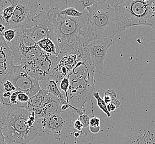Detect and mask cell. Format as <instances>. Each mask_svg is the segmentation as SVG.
Segmentation results:
<instances>
[{
	"mask_svg": "<svg viewBox=\"0 0 155 144\" xmlns=\"http://www.w3.org/2000/svg\"><path fill=\"white\" fill-rule=\"evenodd\" d=\"M49 17L54 28L59 59L72 54L82 56L88 44L93 41L87 9L81 17H70L61 15L58 8L51 7Z\"/></svg>",
	"mask_w": 155,
	"mask_h": 144,
	"instance_id": "cell-1",
	"label": "cell"
},
{
	"mask_svg": "<svg viewBox=\"0 0 155 144\" xmlns=\"http://www.w3.org/2000/svg\"><path fill=\"white\" fill-rule=\"evenodd\" d=\"M86 9L93 40L103 37L112 39L130 27L118 7L111 6L108 0H97Z\"/></svg>",
	"mask_w": 155,
	"mask_h": 144,
	"instance_id": "cell-2",
	"label": "cell"
},
{
	"mask_svg": "<svg viewBox=\"0 0 155 144\" xmlns=\"http://www.w3.org/2000/svg\"><path fill=\"white\" fill-rule=\"evenodd\" d=\"M94 73L87 50L69 74L68 102L76 109H82L87 101H92L95 90Z\"/></svg>",
	"mask_w": 155,
	"mask_h": 144,
	"instance_id": "cell-3",
	"label": "cell"
},
{
	"mask_svg": "<svg viewBox=\"0 0 155 144\" xmlns=\"http://www.w3.org/2000/svg\"><path fill=\"white\" fill-rule=\"evenodd\" d=\"M29 115V111L25 108L7 112L2 128L5 141L10 143L27 144L40 135L37 120L33 127L28 125Z\"/></svg>",
	"mask_w": 155,
	"mask_h": 144,
	"instance_id": "cell-4",
	"label": "cell"
},
{
	"mask_svg": "<svg viewBox=\"0 0 155 144\" xmlns=\"http://www.w3.org/2000/svg\"><path fill=\"white\" fill-rule=\"evenodd\" d=\"M131 27L148 26L155 29V0H123L118 6Z\"/></svg>",
	"mask_w": 155,
	"mask_h": 144,
	"instance_id": "cell-5",
	"label": "cell"
},
{
	"mask_svg": "<svg viewBox=\"0 0 155 144\" xmlns=\"http://www.w3.org/2000/svg\"><path fill=\"white\" fill-rule=\"evenodd\" d=\"M77 112L70 108L60 114L37 119L40 134L53 135L58 139L62 133H71L74 129V123L78 119Z\"/></svg>",
	"mask_w": 155,
	"mask_h": 144,
	"instance_id": "cell-6",
	"label": "cell"
},
{
	"mask_svg": "<svg viewBox=\"0 0 155 144\" xmlns=\"http://www.w3.org/2000/svg\"><path fill=\"white\" fill-rule=\"evenodd\" d=\"M51 8L49 5L42 7L40 12L22 29L36 43L44 39L49 38L58 47L54 26L49 17V12Z\"/></svg>",
	"mask_w": 155,
	"mask_h": 144,
	"instance_id": "cell-7",
	"label": "cell"
},
{
	"mask_svg": "<svg viewBox=\"0 0 155 144\" xmlns=\"http://www.w3.org/2000/svg\"><path fill=\"white\" fill-rule=\"evenodd\" d=\"M41 8L37 1L18 0L8 29L17 30L23 27L40 12Z\"/></svg>",
	"mask_w": 155,
	"mask_h": 144,
	"instance_id": "cell-8",
	"label": "cell"
},
{
	"mask_svg": "<svg viewBox=\"0 0 155 144\" xmlns=\"http://www.w3.org/2000/svg\"><path fill=\"white\" fill-rule=\"evenodd\" d=\"M15 86L17 91H21L31 98L41 91L39 81L31 77L21 66H14L10 70L7 80Z\"/></svg>",
	"mask_w": 155,
	"mask_h": 144,
	"instance_id": "cell-9",
	"label": "cell"
},
{
	"mask_svg": "<svg viewBox=\"0 0 155 144\" xmlns=\"http://www.w3.org/2000/svg\"><path fill=\"white\" fill-rule=\"evenodd\" d=\"M114 43L111 38H99L91 42L87 46L91 62L97 74L103 72V65L109 48Z\"/></svg>",
	"mask_w": 155,
	"mask_h": 144,
	"instance_id": "cell-10",
	"label": "cell"
},
{
	"mask_svg": "<svg viewBox=\"0 0 155 144\" xmlns=\"http://www.w3.org/2000/svg\"><path fill=\"white\" fill-rule=\"evenodd\" d=\"M7 44L12 52L16 66H20L28 52L38 47L37 43L22 28L17 29L15 38Z\"/></svg>",
	"mask_w": 155,
	"mask_h": 144,
	"instance_id": "cell-11",
	"label": "cell"
},
{
	"mask_svg": "<svg viewBox=\"0 0 155 144\" xmlns=\"http://www.w3.org/2000/svg\"><path fill=\"white\" fill-rule=\"evenodd\" d=\"M14 66L12 52L2 36L0 38V84L6 81L9 72Z\"/></svg>",
	"mask_w": 155,
	"mask_h": 144,
	"instance_id": "cell-12",
	"label": "cell"
},
{
	"mask_svg": "<svg viewBox=\"0 0 155 144\" xmlns=\"http://www.w3.org/2000/svg\"><path fill=\"white\" fill-rule=\"evenodd\" d=\"M61 104L59 99L52 94H47L41 106L39 108L31 110L35 114L37 119L43 118L45 116L63 112L61 109Z\"/></svg>",
	"mask_w": 155,
	"mask_h": 144,
	"instance_id": "cell-13",
	"label": "cell"
},
{
	"mask_svg": "<svg viewBox=\"0 0 155 144\" xmlns=\"http://www.w3.org/2000/svg\"><path fill=\"white\" fill-rule=\"evenodd\" d=\"M39 84L41 89L45 90L48 93L52 94L57 98L61 105L68 103L66 100L65 95L61 92L57 83L54 81L47 79L44 81H39Z\"/></svg>",
	"mask_w": 155,
	"mask_h": 144,
	"instance_id": "cell-14",
	"label": "cell"
},
{
	"mask_svg": "<svg viewBox=\"0 0 155 144\" xmlns=\"http://www.w3.org/2000/svg\"><path fill=\"white\" fill-rule=\"evenodd\" d=\"M38 47L47 53L59 57V50L56 44L49 38L44 39L37 43Z\"/></svg>",
	"mask_w": 155,
	"mask_h": 144,
	"instance_id": "cell-15",
	"label": "cell"
},
{
	"mask_svg": "<svg viewBox=\"0 0 155 144\" xmlns=\"http://www.w3.org/2000/svg\"><path fill=\"white\" fill-rule=\"evenodd\" d=\"M48 94V93L45 90L41 89L37 94L30 98L27 103V110L30 111L33 109L41 107L44 102L45 97Z\"/></svg>",
	"mask_w": 155,
	"mask_h": 144,
	"instance_id": "cell-16",
	"label": "cell"
},
{
	"mask_svg": "<svg viewBox=\"0 0 155 144\" xmlns=\"http://www.w3.org/2000/svg\"><path fill=\"white\" fill-rule=\"evenodd\" d=\"M97 0H67L68 7H73L80 12H84L87 8L93 6Z\"/></svg>",
	"mask_w": 155,
	"mask_h": 144,
	"instance_id": "cell-17",
	"label": "cell"
},
{
	"mask_svg": "<svg viewBox=\"0 0 155 144\" xmlns=\"http://www.w3.org/2000/svg\"><path fill=\"white\" fill-rule=\"evenodd\" d=\"M93 97L97 100V106L99 107V109L102 110L104 113L106 114L108 117H110V113H109L107 108V105L105 103L104 100L101 97L99 93L97 91H95L93 93Z\"/></svg>",
	"mask_w": 155,
	"mask_h": 144,
	"instance_id": "cell-18",
	"label": "cell"
},
{
	"mask_svg": "<svg viewBox=\"0 0 155 144\" xmlns=\"http://www.w3.org/2000/svg\"><path fill=\"white\" fill-rule=\"evenodd\" d=\"M101 120L98 117L94 115L90 119L89 130L93 134H97L101 130Z\"/></svg>",
	"mask_w": 155,
	"mask_h": 144,
	"instance_id": "cell-19",
	"label": "cell"
},
{
	"mask_svg": "<svg viewBox=\"0 0 155 144\" xmlns=\"http://www.w3.org/2000/svg\"><path fill=\"white\" fill-rule=\"evenodd\" d=\"M60 13L70 17H80L83 15L84 12H80L73 7H68L62 11H60Z\"/></svg>",
	"mask_w": 155,
	"mask_h": 144,
	"instance_id": "cell-20",
	"label": "cell"
},
{
	"mask_svg": "<svg viewBox=\"0 0 155 144\" xmlns=\"http://www.w3.org/2000/svg\"><path fill=\"white\" fill-rule=\"evenodd\" d=\"M70 86V81H69V74L65 77L62 79V81L60 82L59 85V88L60 91H62L65 93V96L66 97V100L67 102H68V91Z\"/></svg>",
	"mask_w": 155,
	"mask_h": 144,
	"instance_id": "cell-21",
	"label": "cell"
},
{
	"mask_svg": "<svg viewBox=\"0 0 155 144\" xmlns=\"http://www.w3.org/2000/svg\"><path fill=\"white\" fill-rule=\"evenodd\" d=\"M16 29H8L2 33V37L7 44L9 43L15 38L16 35Z\"/></svg>",
	"mask_w": 155,
	"mask_h": 144,
	"instance_id": "cell-22",
	"label": "cell"
},
{
	"mask_svg": "<svg viewBox=\"0 0 155 144\" xmlns=\"http://www.w3.org/2000/svg\"><path fill=\"white\" fill-rule=\"evenodd\" d=\"M103 98L105 103L107 104V105H108L113 100L116 99L117 93L114 90L112 89H109L105 91Z\"/></svg>",
	"mask_w": 155,
	"mask_h": 144,
	"instance_id": "cell-23",
	"label": "cell"
},
{
	"mask_svg": "<svg viewBox=\"0 0 155 144\" xmlns=\"http://www.w3.org/2000/svg\"><path fill=\"white\" fill-rule=\"evenodd\" d=\"M18 0H0V19L5 9L9 6L17 5Z\"/></svg>",
	"mask_w": 155,
	"mask_h": 144,
	"instance_id": "cell-24",
	"label": "cell"
},
{
	"mask_svg": "<svg viewBox=\"0 0 155 144\" xmlns=\"http://www.w3.org/2000/svg\"><path fill=\"white\" fill-rule=\"evenodd\" d=\"M3 88L5 91L7 92H10V93H13L17 91L16 88L14 85L12 83L9 81H6L3 83Z\"/></svg>",
	"mask_w": 155,
	"mask_h": 144,
	"instance_id": "cell-25",
	"label": "cell"
},
{
	"mask_svg": "<svg viewBox=\"0 0 155 144\" xmlns=\"http://www.w3.org/2000/svg\"><path fill=\"white\" fill-rule=\"evenodd\" d=\"M29 99L30 98L28 95L22 91H20L17 97V100L20 103H27Z\"/></svg>",
	"mask_w": 155,
	"mask_h": 144,
	"instance_id": "cell-26",
	"label": "cell"
},
{
	"mask_svg": "<svg viewBox=\"0 0 155 144\" xmlns=\"http://www.w3.org/2000/svg\"><path fill=\"white\" fill-rule=\"evenodd\" d=\"M21 91H16L15 92H13L12 95L10 97V101L12 105H19V104H21L22 103H19L18 101L17 100V97L19 93H20Z\"/></svg>",
	"mask_w": 155,
	"mask_h": 144,
	"instance_id": "cell-27",
	"label": "cell"
},
{
	"mask_svg": "<svg viewBox=\"0 0 155 144\" xmlns=\"http://www.w3.org/2000/svg\"><path fill=\"white\" fill-rule=\"evenodd\" d=\"M74 128L76 130L78 131V132H82L84 129L83 124L78 119H76L74 121Z\"/></svg>",
	"mask_w": 155,
	"mask_h": 144,
	"instance_id": "cell-28",
	"label": "cell"
},
{
	"mask_svg": "<svg viewBox=\"0 0 155 144\" xmlns=\"http://www.w3.org/2000/svg\"><path fill=\"white\" fill-rule=\"evenodd\" d=\"M5 138L3 135V132L2 128L0 129V144H5Z\"/></svg>",
	"mask_w": 155,
	"mask_h": 144,
	"instance_id": "cell-29",
	"label": "cell"
},
{
	"mask_svg": "<svg viewBox=\"0 0 155 144\" xmlns=\"http://www.w3.org/2000/svg\"><path fill=\"white\" fill-rule=\"evenodd\" d=\"M107 108H108V110L109 113L112 112V111H114L115 110L117 109V108L115 107L112 103L107 105Z\"/></svg>",
	"mask_w": 155,
	"mask_h": 144,
	"instance_id": "cell-30",
	"label": "cell"
},
{
	"mask_svg": "<svg viewBox=\"0 0 155 144\" xmlns=\"http://www.w3.org/2000/svg\"><path fill=\"white\" fill-rule=\"evenodd\" d=\"M111 103L117 108V109L120 106V102L117 99H115L114 100H113Z\"/></svg>",
	"mask_w": 155,
	"mask_h": 144,
	"instance_id": "cell-31",
	"label": "cell"
},
{
	"mask_svg": "<svg viewBox=\"0 0 155 144\" xmlns=\"http://www.w3.org/2000/svg\"><path fill=\"white\" fill-rule=\"evenodd\" d=\"M6 30V27H5V26L3 25V24L0 23V33L2 35V33Z\"/></svg>",
	"mask_w": 155,
	"mask_h": 144,
	"instance_id": "cell-32",
	"label": "cell"
},
{
	"mask_svg": "<svg viewBox=\"0 0 155 144\" xmlns=\"http://www.w3.org/2000/svg\"><path fill=\"white\" fill-rule=\"evenodd\" d=\"M27 144H43L41 142L38 141L37 140H33L32 141H30Z\"/></svg>",
	"mask_w": 155,
	"mask_h": 144,
	"instance_id": "cell-33",
	"label": "cell"
},
{
	"mask_svg": "<svg viewBox=\"0 0 155 144\" xmlns=\"http://www.w3.org/2000/svg\"><path fill=\"white\" fill-rule=\"evenodd\" d=\"M2 126H3V125H2V124H1V123H0V129L2 128Z\"/></svg>",
	"mask_w": 155,
	"mask_h": 144,
	"instance_id": "cell-34",
	"label": "cell"
},
{
	"mask_svg": "<svg viewBox=\"0 0 155 144\" xmlns=\"http://www.w3.org/2000/svg\"><path fill=\"white\" fill-rule=\"evenodd\" d=\"M1 36H2V34H1V33H0V37H1Z\"/></svg>",
	"mask_w": 155,
	"mask_h": 144,
	"instance_id": "cell-35",
	"label": "cell"
},
{
	"mask_svg": "<svg viewBox=\"0 0 155 144\" xmlns=\"http://www.w3.org/2000/svg\"><path fill=\"white\" fill-rule=\"evenodd\" d=\"M5 144H7V143H6V142H5Z\"/></svg>",
	"mask_w": 155,
	"mask_h": 144,
	"instance_id": "cell-36",
	"label": "cell"
},
{
	"mask_svg": "<svg viewBox=\"0 0 155 144\" xmlns=\"http://www.w3.org/2000/svg\"><path fill=\"white\" fill-rule=\"evenodd\" d=\"M1 37H2V36H1ZM1 37H0V38H1Z\"/></svg>",
	"mask_w": 155,
	"mask_h": 144,
	"instance_id": "cell-37",
	"label": "cell"
}]
</instances>
